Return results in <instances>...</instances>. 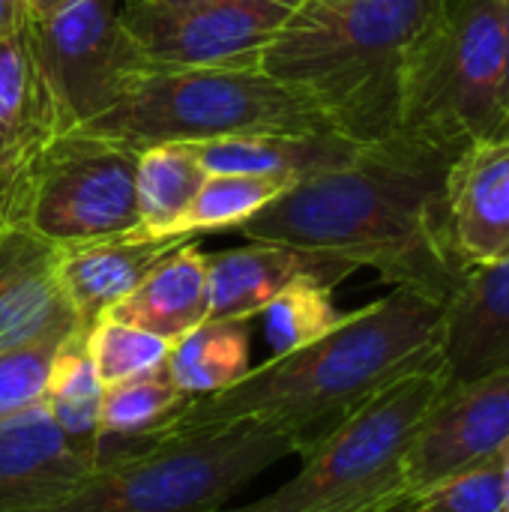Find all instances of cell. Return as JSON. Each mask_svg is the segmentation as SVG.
Returning a JSON list of instances; mask_svg holds the SVG:
<instances>
[{"label": "cell", "mask_w": 509, "mask_h": 512, "mask_svg": "<svg viewBox=\"0 0 509 512\" xmlns=\"http://www.w3.org/2000/svg\"><path fill=\"white\" fill-rule=\"evenodd\" d=\"M450 162L402 147L363 150L354 162L288 186L240 225L252 243H282L372 267L393 288L450 303L468 267L447 231Z\"/></svg>", "instance_id": "obj_1"}, {"label": "cell", "mask_w": 509, "mask_h": 512, "mask_svg": "<svg viewBox=\"0 0 509 512\" xmlns=\"http://www.w3.org/2000/svg\"><path fill=\"white\" fill-rule=\"evenodd\" d=\"M441 336L444 303L393 288L348 312L327 336L249 369L234 387L189 399L159 432L258 420L279 429L291 453L306 459L399 378L444 363Z\"/></svg>", "instance_id": "obj_2"}, {"label": "cell", "mask_w": 509, "mask_h": 512, "mask_svg": "<svg viewBox=\"0 0 509 512\" xmlns=\"http://www.w3.org/2000/svg\"><path fill=\"white\" fill-rule=\"evenodd\" d=\"M447 0H300L258 69L297 93L333 135L396 147L411 57Z\"/></svg>", "instance_id": "obj_3"}, {"label": "cell", "mask_w": 509, "mask_h": 512, "mask_svg": "<svg viewBox=\"0 0 509 512\" xmlns=\"http://www.w3.org/2000/svg\"><path fill=\"white\" fill-rule=\"evenodd\" d=\"M99 453L96 471L36 512H222L258 474L294 456L285 435L258 420L99 441Z\"/></svg>", "instance_id": "obj_4"}, {"label": "cell", "mask_w": 509, "mask_h": 512, "mask_svg": "<svg viewBox=\"0 0 509 512\" xmlns=\"http://www.w3.org/2000/svg\"><path fill=\"white\" fill-rule=\"evenodd\" d=\"M492 138H507L504 0H447L411 57L396 147L453 162Z\"/></svg>", "instance_id": "obj_5"}, {"label": "cell", "mask_w": 509, "mask_h": 512, "mask_svg": "<svg viewBox=\"0 0 509 512\" xmlns=\"http://www.w3.org/2000/svg\"><path fill=\"white\" fill-rule=\"evenodd\" d=\"M72 132L138 153L231 135H333L297 93L261 69H144L108 111Z\"/></svg>", "instance_id": "obj_6"}, {"label": "cell", "mask_w": 509, "mask_h": 512, "mask_svg": "<svg viewBox=\"0 0 509 512\" xmlns=\"http://www.w3.org/2000/svg\"><path fill=\"white\" fill-rule=\"evenodd\" d=\"M447 384L444 363L399 378L312 450L282 489L222 512H402L408 453Z\"/></svg>", "instance_id": "obj_7"}, {"label": "cell", "mask_w": 509, "mask_h": 512, "mask_svg": "<svg viewBox=\"0 0 509 512\" xmlns=\"http://www.w3.org/2000/svg\"><path fill=\"white\" fill-rule=\"evenodd\" d=\"M138 150L63 132L39 156L18 222L57 246H75L138 231Z\"/></svg>", "instance_id": "obj_8"}, {"label": "cell", "mask_w": 509, "mask_h": 512, "mask_svg": "<svg viewBox=\"0 0 509 512\" xmlns=\"http://www.w3.org/2000/svg\"><path fill=\"white\" fill-rule=\"evenodd\" d=\"M291 15L273 0H123L120 24L147 69H258Z\"/></svg>", "instance_id": "obj_9"}, {"label": "cell", "mask_w": 509, "mask_h": 512, "mask_svg": "<svg viewBox=\"0 0 509 512\" xmlns=\"http://www.w3.org/2000/svg\"><path fill=\"white\" fill-rule=\"evenodd\" d=\"M120 9L123 0H75L48 18H30L42 75L69 132L108 111L147 69Z\"/></svg>", "instance_id": "obj_10"}, {"label": "cell", "mask_w": 509, "mask_h": 512, "mask_svg": "<svg viewBox=\"0 0 509 512\" xmlns=\"http://www.w3.org/2000/svg\"><path fill=\"white\" fill-rule=\"evenodd\" d=\"M509 450V366L468 384H447L405 462L408 501Z\"/></svg>", "instance_id": "obj_11"}, {"label": "cell", "mask_w": 509, "mask_h": 512, "mask_svg": "<svg viewBox=\"0 0 509 512\" xmlns=\"http://www.w3.org/2000/svg\"><path fill=\"white\" fill-rule=\"evenodd\" d=\"M102 453L72 444L45 405L0 423V512H36L96 471Z\"/></svg>", "instance_id": "obj_12"}, {"label": "cell", "mask_w": 509, "mask_h": 512, "mask_svg": "<svg viewBox=\"0 0 509 512\" xmlns=\"http://www.w3.org/2000/svg\"><path fill=\"white\" fill-rule=\"evenodd\" d=\"M447 231L468 273L509 258V135L471 144L450 162Z\"/></svg>", "instance_id": "obj_13"}, {"label": "cell", "mask_w": 509, "mask_h": 512, "mask_svg": "<svg viewBox=\"0 0 509 512\" xmlns=\"http://www.w3.org/2000/svg\"><path fill=\"white\" fill-rule=\"evenodd\" d=\"M354 267L282 243H249L219 255H207V321H252L291 282L315 276L333 288Z\"/></svg>", "instance_id": "obj_14"}, {"label": "cell", "mask_w": 509, "mask_h": 512, "mask_svg": "<svg viewBox=\"0 0 509 512\" xmlns=\"http://www.w3.org/2000/svg\"><path fill=\"white\" fill-rule=\"evenodd\" d=\"M198 234H120L75 246H60V288L81 330H90L120 300H126L159 261Z\"/></svg>", "instance_id": "obj_15"}, {"label": "cell", "mask_w": 509, "mask_h": 512, "mask_svg": "<svg viewBox=\"0 0 509 512\" xmlns=\"http://www.w3.org/2000/svg\"><path fill=\"white\" fill-rule=\"evenodd\" d=\"M78 324L60 288V246L24 222L0 225V351Z\"/></svg>", "instance_id": "obj_16"}, {"label": "cell", "mask_w": 509, "mask_h": 512, "mask_svg": "<svg viewBox=\"0 0 509 512\" xmlns=\"http://www.w3.org/2000/svg\"><path fill=\"white\" fill-rule=\"evenodd\" d=\"M441 357L450 384L509 366V258L477 267L444 306Z\"/></svg>", "instance_id": "obj_17"}, {"label": "cell", "mask_w": 509, "mask_h": 512, "mask_svg": "<svg viewBox=\"0 0 509 512\" xmlns=\"http://www.w3.org/2000/svg\"><path fill=\"white\" fill-rule=\"evenodd\" d=\"M207 174H246L276 180L285 189L354 162L366 147H357L339 135H231L192 144Z\"/></svg>", "instance_id": "obj_18"}, {"label": "cell", "mask_w": 509, "mask_h": 512, "mask_svg": "<svg viewBox=\"0 0 509 512\" xmlns=\"http://www.w3.org/2000/svg\"><path fill=\"white\" fill-rule=\"evenodd\" d=\"M207 255L198 240L174 249L105 318L147 330L168 345L207 321Z\"/></svg>", "instance_id": "obj_19"}, {"label": "cell", "mask_w": 509, "mask_h": 512, "mask_svg": "<svg viewBox=\"0 0 509 512\" xmlns=\"http://www.w3.org/2000/svg\"><path fill=\"white\" fill-rule=\"evenodd\" d=\"M204 180L207 171L192 144H156L141 150L135 168L138 234H183V219Z\"/></svg>", "instance_id": "obj_20"}, {"label": "cell", "mask_w": 509, "mask_h": 512, "mask_svg": "<svg viewBox=\"0 0 509 512\" xmlns=\"http://www.w3.org/2000/svg\"><path fill=\"white\" fill-rule=\"evenodd\" d=\"M165 369L189 399L234 387L252 369L249 321H204L183 339L171 342Z\"/></svg>", "instance_id": "obj_21"}, {"label": "cell", "mask_w": 509, "mask_h": 512, "mask_svg": "<svg viewBox=\"0 0 509 512\" xmlns=\"http://www.w3.org/2000/svg\"><path fill=\"white\" fill-rule=\"evenodd\" d=\"M102 396L105 384L87 351V330L78 327L54 357L42 405L72 444L99 450Z\"/></svg>", "instance_id": "obj_22"}, {"label": "cell", "mask_w": 509, "mask_h": 512, "mask_svg": "<svg viewBox=\"0 0 509 512\" xmlns=\"http://www.w3.org/2000/svg\"><path fill=\"white\" fill-rule=\"evenodd\" d=\"M189 396L171 381L165 363L144 375L105 387L99 411V441H135L156 435Z\"/></svg>", "instance_id": "obj_23"}, {"label": "cell", "mask_w": 509, "mask_h": 512, "mask_svg": "<svg viewBox=\"0 0 509 512\" xmlns=\"http://www.w3.org/2000/svg\"><path fill=\"white\" fill-rule=\"evenodd\" d=\"M261 315H264V336L273 348V357H279L327 336L348 312L336 309L330 282L303 276L291 282L279 297H273Z\"/></svg>", "instance_id": "obj_24"}, {"label": "cell", "mask_w": 509, "mask_h": 512, "mask_svg": "<svg viewBox=\"0 0 509 512\" xmlns=\"http://www.w3.org/2000/svg\"><path fill=\"white\" fill-rule=\"evenodd\" d=\"M75 330L78 324H60L30 342L0 351V423L21 417L45 402L54 357Z\"/></svg>", "instance_id": "obj_25"}, {"label": "cell", "mask_w": 509, "mask_h": 512, "mask_svg": "<svg viewBox=\"0 0 509 512\" xmlns=\"http://www.w3.org/2000/svg\"><path fill=\"white\" fill-rule=\"evenodd\" d=\"M285 192L282 183L246 174H207L201 192L195 195L186 219L183 234H207L216 228H240L252 219L261 207Z\"/></svg>", "instance_id": "obj_26"}, {"label": "cell", "mask_w": 509, "mask_h": 512, "mask_svg": "<svg viewBox=\"0 0 509 512\" xmlns=\"http://www.w3.org/2000/svg\"><path fill=\"white\" fill-rule=\"evenodd\" d=\"M168 348L171 345L165 339L114 318H99L87 330V351L105 387L159 369L168 357Z\"/></svg>", "instance_id": "obj_27"}, {"label": "cell", "mask_w": 509, "mask_h": 512, "mask_svg": "<svg viewBox=\"0 0 509 512\" xmlns=\"http://www.w3.org/2000/svg\"><path fill=\"white\" fill-rule=\"evenodd\" d=\"M402 512H507L504 510V459L453 474L417 492Z\"/></svg>", "instance_id": "obj_28"}, {"label": "cell", "mask_w": 509, "mask_h": 512, "mask_svg": "<svg viewBox=\"0 0 509 512\" xmlns=\"http://www.w3.org/2000/svg\"><path fill=\"white\" fill-rule=\"evenodd\" d=\"M30 9H27V0H0V36L21 27L27 21Z\"/></svg>", "instance_id": "obj_29"}, {"label": "cell", "mask_w": 509, "mask_h": 512, "mask_svg": "<svg viewBox=\"0 0 509 512\" xmlns=\"http://www.w3.org/2000/svg\"><path fill=\"white\" fill-rule=\"evenodd\" d=\"M69 3H75V0H27V9H30V18H48Z\"/></svg>", "instance_id": "obj_30"}, {"label": "cell", "mask_w": 509, "mask_h": 512, "mask_svg": "<svg viewBox=\"0 0 509 512\" xmlns=\"http://www.w3.org/2000/svg\"><path fill=\"white\" fill-rule=\"evenodd\" d=\"M504 33H507V135H509V0H504Z\"/></svg>", "instance_id": "obj_31"}, {"label": "cell", "mask_w": 509, "mask_h": 512, "mask_svg": "<svg viewBox=\"0 0 509 512\" xmlns=\"http://www.w3.org/2000/svg\"><path fill=\"white\" fill-rule=\"evenodd\" d=\"M504 510L509 512V450L504 456Z\"/></svg>", "instance_id": "obj_32"}, {"label": "cell", "mask_w": 509, "mask_h": 512, "mask_svg": "<svg viewBox=\"0 0 509 512\" xmlns=\"http://www.w3.org/2000/svg\"><path fill=\"white\" fill-rule=\"evenodd\" d=\"M159 3H189V0H159ZM273 3H282V6H291L294 9L300 0H273Z\"/></svg>", "instance_id": "obj_33"}]
</instances>
